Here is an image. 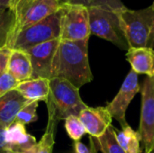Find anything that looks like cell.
I'll return each instance as SVG.
<instances>
[{
  "label": "cell",
  "instance_id": "6da1fadb",
  "mask_svg": "<svg viewBox=\"0 0 154 153\" xmlns=\"http://www.w3.org/2000/svg\"><path fill=\"white\" fill-rule=\"evenodd\" d=\"M88 41H61L56 50L51 78H64L80 88L93 80L88 59Z\"/></svg>",
  "mask_w": 154,
  "mask_h": 153
},
{
  "label": "cell",
  "instance_id": "7a4b0ae2",
  "mask_svg": "<svg viewBox=\"0 0 154 153\" xmlns=\"http://www.w3.org/2000/svg\"><path fill=\"white\" fill-rule=\"evenodd\" d=\"M117 14L129 48L154 49V9L152 6L140 10L125 7Z\"/></svg>",
  "mask_w": 154,
  "mask_h": 153
},
{
  "label": "cell",
  "instance_id": "3957f363",
  "mask_svg": "<svg viewBox=\"0 0 154 153\" xmlns=\"http://www.w3.org/2000/svg\"><path fill=\"white\" fill-rule=\"evenodd\" d=\"M45 103L48 113H51L58 121L71 115L79 116L81 111L88 106L81 99L79 88L60 78L50 79V94Z\"/></svg>",
  "mask_w": 154,
  "mask_h": 153
},
{
  "label": "cell",
  "instance_id": "277c9868",
  "mask_svg": "<svg viewBox=\"0 0 154 153\" xmlns=\"http://www.w3.org/2000/svg\"><path fill=\"white\" fill-rule=\"evenodd\" d=\"M60 8L56 13L14 33L9 42L11 50H27L38 44L60 39Z\"/></svg>",
  "mask_w": 154,
  "mask_h": 153
},
{
  "label": "cell",
  "instance_id": "5b68a950",
  "mask_svg": "<svg viewBox=\"0 0 154 153\" xmlns=\"http://www.w3.org/2000/svg\"><path fill=\"white\" fill-rule=\"evenodd\" d=\"M7 7L14 17V34L42 21L61 6L58 0H9Z\"/></svg>",
  "mask_w": 154,
  "mask_h": 153
},
{
  "label": "cell",
  "instance_id": "8992f818",
  "mask_svg": "<svg viewBox=\"0 0 154 153\" xmlns=\"http://www.w3.org/2000/svg\"><path fill=\"white\" fill-rule=\"evenodd\" d=\"M90 32L110 41L121 50H128L129 45L121 27L117 12L101 7H88Z\"/></svg>",
  "mask_w": 154,
  "mask_h": 153
},
{
  "label": "cell",
  "instance_id": "52a82bcc",
  "mask_svg": "<svg viewBox=\"0 0 154 153\" xmlns=\"http://www.w3.org/2000/svg\"><path fill=\"white\" fill-rule=\"evenodd\" d=\"M60 36L61 41L89 40L88 9L83 5H62L60 7Z\"/></svg>",
  "mask_w": 154,
  "mask_h": 153
},
{
  "label": "cell",
  "instance_id": "ba28073f",
  "mask_svg": "<svg viewBox=\"0 0 154 153\" xmlns=\"http://www.w3.org/2000/svg\"><path fill=\"white\" fill-rule=\"evenodd\" d=\"M142 108L137 131L143 153L154 151V77H146L141 86Z\"/></svg>",
  "mask_w": 154,
  "mask_h": 153
},
{
  "label": "cell",
  "instance_id": "9c48e42d",
  "mask_svg": "<svg viewBox=\"0 0 154 153\" xmlns=\"http://www.w3.org/2000/svg\"><path fill=\"white\" fill-rule=\"evenodd\" d=\"M140 91L141 86L138 81V74L131 69L115 98L106 106L112 117L120 124L122 129L128 126L125 118L126 110L132 100Z\"/></svg>",
  "mask_w": 154,
  "mask_h": 153
},
{
  "label": "cell",
  "instance_id": "30bf717a",
  "mask_svg": "<svg viewBox=\"0 0 154 153\" xmlns=\"http://www.w3.org/2000/svg\"><path fill=\"white\" fill-rule=\"evenodd\" d=\"M59 43L60 39H56L38 44L24 50L31 59L32 68V78L51 79L52 61Z\"/></svg>",
  "mask_w": 154,
  "mask_h": 153
},
{
  "label": "cell",
  "instance_id": "8fae6325",
  "mask_svg": "<svg viewBox=\"0 0 154 153\" xmlns=\"http://www.w3.org/2000/svg\"><path fill=\"white\" fill-rule=\"evenodd\" d=\"M79 117L83 124L87 133L93 138L102 136L112 125L113 121V117L106 106H88L81 111Z\"/></svg>",
  "mask_w": 154,
  "mask_h": 153
},
{
  "label": "cell",
  "instance_id": "7c38bea8",
  "mask_svg": "<svg viewBox=\"0 0 154 153\" xmlns=\"http://www.w3.org/2000/svg\"><path fill=\"white\" fill-rule=\"evenodd\" d=\"M28 102L30 101L16 89L0 96V128H8L14 122L19 111Z\"/></svg>",
  "mask_w": 154,
  "mask_h": 153
},
{
  "label": "cell",
  "instance_id": "4fadbf2b",
  "mask_svg": "<svg viewBox=\"0 0 154 153\" xmlns=\"http://www.w3.org/2000/svg\"><path fill=\"white\" fill-rule=\"evenodd\" d=\"M5 141L9 153H23L36 144V138L26 133L25 125L14 122L6 128Z\"/></svg>",
  "mask_w": 154,
  "mask_h": 153
},
{
  "label": "cell",
  "instance_id": "5bb4252c",
  "mask_svg": "<svg viewBox=\"0 0 154 153\" xmlns=\"http://www.w3.org/2000/svg\"><path fill=\"white\" fill-rule=\"evenodd\" d=\"M125 57L131 65V69L136 74L154 77V49L129 48Z\"/></svg>",
  "mask_w": 154,
  "mask_h": 153
},
{
  "label": "cell",
  "instance_id": "9a60e30c",
  "mask_svg": "<svg viewBox=\"0 0 154 153\" xmlns=\"http://www.w3.org/2000/svg\"><path fill=\"white\" fill-rule=\"evenodd\" d=\"M6 70L19 83L32 78V68L28 53L21 50H11Z\"/></svg>",
  "mask_w": 154,
  "mask_h": 153
},
{
  "label": "cell",
  "instance_id": "2e32d148",
  "mask_svg": "<svg viewBox=\"0 0 154 153\" xmlns=\"http://www.w3.org/2000/svg\"><path fill=\"white\" fill-rule=\"evenodd\" d=\"M15 89L29 101L46 102L50 94V79L30 78L20 82Z\"/></svg>",
  "mask_w": 154,
  "mask_h": 153
},
{
  "label": "cell",
  "instance_id": "e0dca14e",
  "mask_svg": "<svg viewBox=\"0 0 154 153\" xmlns=\"http://www.w3.org/2000/svg\"><path fill=\"white\" fill-rule=\"evenodd\" d=\"M58 123L59 121L56 117L52 114L48 113V123L44 134L35 145L23 153H52Z\"/></svg>",
  "mask_w": 154,
  "mask_h": 153
},
{
  "label": "cell",
  "instance_id": "ac0fdd59",
  "mask_svg": "<svg viewBox=\"0 0 154 153\" xmlns=\"http://www.w3.org/2000/svg\"><path fill=\"white\" fill-rule=\"evenodd\" d=\"M116 140L126 153H143L140 136L129 125L123 128L119 133L116 132Z\"/></svg>",
  "mask_w": 154,
  "mask_h": 153
},
{
  "label": "cell",
  "instance_id": "d6986e66",
  "mask_svg": "<svg viewBox=\"0 0 154 153\" xmlns=\"http://www.w3.org/2000/svg\"><path fill=\"white\" fill-rule=\"evenodd\" d=\"M14 31V17L6 6H0V49L8 48Z\"/></svg>",
  "mask_w": 154,
  "mask_h": 153
},
{
  "label": "cell",
  "instance_id": "ffe728a7",
  "mask_svg": "<svg viewBox=\"0 0 154 153\" xmlns=\"http://www.w3.org/2000/svg\"><path fill=\"white\" fill-rule=\"evenodd\" d=\"M93 139L96 147L102 153H126L116 140V130L113 125H111L102 136Z\"/></svg>",
  "mask_w": 154,
  "mask_h": 153
},
{
  "label": "cell",
  "instance_id": "44dd1931",
  "mask_svg": "<svg viewBox=\"0 0 154 153\" xmlns=\"http://www.w3.org/2000/svg\"><path fill=\"white\" fill-rule=\"evenodd\" d=\"M65 130L69 137L74 142H79L80 139L87 133L86 129L79 116L71 115L64 120Z\"/></svg>",
  "mask_w": 154,
  "mask_h": 153
},
{
  "label": "cell",
  "instance_id": "7402d4cb",
  "mask_svg": "<svg viewBox=\"0 0 154 153\" xmlns=\"http://www.w3.org/2000/svg\"><path fill=\"white\" fill-rule=\"evenodd\" d=\"M39 106L38 101H30L28 102L17 114L14 122L20 123L23 125L30 124L38 119L37 108Z\"/></svg>",
  "mask_w": 154,
  "mask_h": 153
},
{
  "label": "cell",
  "instance_id": "603a6c76",
  "mask_svg": "<svg viewBox=\"0 0 154 153\" xmlns=\"http://www.w3.org/2000/svg\"><path fill=\"white\" fill-rule=\"evenodd\" d=\"M18 84L19 82L7 70H5L0 76V96L15 89Z\"/></svg>",
  "mask_w": 154,
  "mask_h": 153
},
{
  "label": "cell",
  "instance_id": "cb8c5ba5",
  "mask_svg": "<svg viewBox=\"0 0 154 153\" xmlns=\"http://www.w3.org/2000/svg\"><path fill=\"white\" fill-rule=\"evenodd\" d=\"M90 6L101 7L115 12H119L126 7L121 0H91L88 7Z\"/></svg>",
  "mask_w": 154,
  "mask_h": 153
},
{
  "label": "cell",
  "instance_id": "d4e9b609",
  "mask_svg": "<svg viewBox=\"0 0 154 153\" xmlns=\"http://www.w3.org/2000/svg\"><path fill=\"white\" fill-rule=\"evenodd\" d=\"M89 147L86 146L81 142H74L73 150L74 153H97L98 150L96 147V143L92 137H89Z\"/></svg>",
  "mask_w": 154,
  "mask_h": 153
},
{
  "label": "cell",
  "instance_id": "484cf974",
  "mask_svg": "<svg viewBox=\"0 0 154 153\" xmlns=\"http://www.w3.org/2000/svg\"><path fill=\"white\" fill-rule=\"evenodd\" d=\"M10 53H11V49L7 47L0 49V76L6 70Z\"/></svg>",
  "mask_w": 154,
  "mask_h": 153
},
{
  "label": "cell",
  "instance_id": "4316f807",
  "mask_svg": "<svg viewBox=\"0 0 154 153\" xmlns=\"http://www.w3.org/2000/svg\"><path fill=\"white\" fill-rule=\"evenodd\" d=\"M60 6L62 5H83L88 7L91 0H58Z\"/></svg>",
  "mask_w": 154,
  "mask_h": 153
},
{
  "label": "cell",
  "instance_id": "83f0119b",
  "mask_svg": "<svg viewBox=\"0 0 154 153\" xmlns=\"http://www.w3.org/2000/svg\"><path fill=\"white\" fill-rule=\"evenodd\" d=\"M6 129L0 128V153H9L6 141H5Z\"/></svg>",
  "mask_w": 154,
  "mask_h": 153
},
{
  "label": "cell",
  "instance_id": "f1b7e54d",
  "mask_svg": "<svg viewBox=\"0 0 154 153\" xmlns=\"http://www.w3.org/2000/svg\"><path fill=\"white\" fill-rule=\"evenodd\" d=\"M8 2H9V0H0V6H6L7 7Z\"/></svg>",
  "mask_w": 154,
  "mask_h": 153
},
{
  "label": "cell",
  "instance_id": "f546056e",
  "mask_svg": "<svg viewBox=\"0 0 154 153\" xmlns=\"http://www.w3.org/2000/svg\"><path fill=\"white\" fill-rule=\"evenodd\" d=\"M151 6H152V8H153V9H154V1H153V3H152V5Z\"/></svg>",
  "mask_w": 154,
  "mask_h": 153
},
{
  "label": "cell",
  "instance_id": "4dcf8cb0",
  "mask_svg": "<svg viewBox=\"0 0 154 153\" xmlns=\"http://www.w3.org/2000/svg\"><path fill=\"white\" fill-rule=\"evenodd\" d=\"M152 153H154V151H153V152H152Z\"/></svg>",
  "mask_w": 154,
  "mask_h": 153
}]
</instances>
